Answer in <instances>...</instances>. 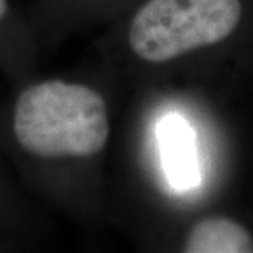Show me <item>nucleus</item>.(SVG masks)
I'll return each instance as SVG.
<instances>
[{"label": "nucleus", "instance_id": "obj_1", "mask_svg": "<svg viewBox=\"0 0 253 253\" xmlns=\"http://www.w3.org/2000/svg\"><path fill=\"white\" fill-rule=\"evenodd\" d=\"M13 131L22 148L32 155L92 156L109 138L105 100L85 85L44 81L18 97Z\"/></svg>", "mask_w": 253, "mask_h": 253}, {"label": "nucleus", "instance_id": "obj_2", "mask_svg": "<svg viewBox=\"0 0 253 253\" xmlns=\"http://www.w3.org/2000/svg\"><path fill=\"white\" fill-rule=\"evenodd\" d=\"M240 17V0H150L131 22L130 46L143 61L166 63L225 40Z\"/></svg>", "mask_w": 253, "mask_h": 253}, {"label": "nucleus", "instance_id": "obj_3", "mask_svg": "<svg viewBox=\"0 0 253 253\" xmlns=\"http://www.w3.org/2000/svg\"><path fill=\"white\" fill-rule=\"evenodd\" d=\"M158 138L165 171L171 186L178 191L199 184V163L196 153L194 130L179 115H168L158 126Z\"/></svg>", "mask_w": 253, "mask_h": 253}, {"label": "nucleus", "instance_id": "obj_4", "mask_svg": "<svg viewBox=\"0 0 253 253\" xmlns=\"http://www.w3.org/2000/svg\"><path fill=\"white\" fill-rule=\"evenodd\" d=\"M186 253H253V237L229 217H207L191 227L184 240Z\"/></svg>", "mask_w": 253, "mask_h": 253}, {"label": "nucleus", "instance_id": "obj_5", "mask_svg": "<svg viewBox=\"0 0 253 253\" xmlns=\"http://www.w3.org/2000/svg\"><path fill=\"white\" fill-rule=\"evenodd\" d=\"M7 13V0H0V20Z\"/></svg>", "mask_w": 253, "mask_h": 253}]
</instances>
